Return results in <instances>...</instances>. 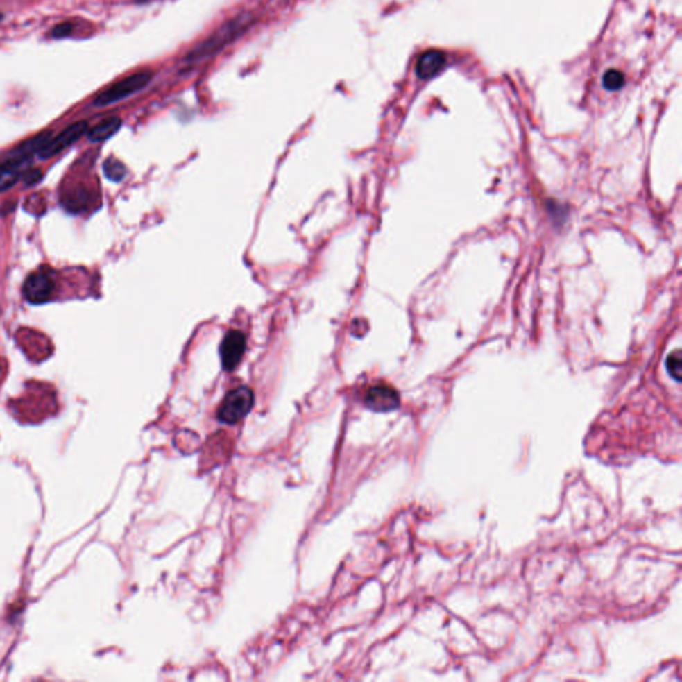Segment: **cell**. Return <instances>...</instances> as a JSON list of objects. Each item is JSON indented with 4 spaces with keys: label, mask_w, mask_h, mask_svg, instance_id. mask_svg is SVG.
I'll return each mask as SVG.
<instances>
[{
    "label": "cell",
    "mask_w": 682,
    "mask_h": 682,
    "mask_svg": "<svg viewBox=\"0 0 682 682\" xmlns=\"http://www.w3.org/2000/svg\"><path fill=\"white\" fill-rule=\"evenodd\" d=\"M250 23H252V17L248 14L239 15L230 20L220 30H217L211 37L201 42L194 50L189 51L188 55H185V62H195L214 55L215 52L221 50L224 46L235 40L239 35H241L243 31H246Z\"/></svg>",
    "instance_id": "obj_1"
},
{
    "label": "cell",
    "mask_w": 682,
    "mask_h": 682,
    "mask_svg": "<svg viewBox=\"0 0 682 682\" xmlns=\"http://www.w3.org/2000/svg\"><path fill=\"white\" fill-rule=\"evenodd\" d=\"M120 127H121L120 117H112L104 119L100 121L99 124H96L95 127H92L87 133H88V139L91 142H96V143L104 142V140L110 139L111 136H114L119 131Z\"/></svg>",
    "instance_id": "obj_9"
},
{
    "label": "cell",
    "mask_w": 682,
    "mask_h": 682,
    "mask_svg": "<svg viewBox=\"0 0 682 682\" xmlns=\"http://www.w3.org/2000/svg\"><path fill=\"white\" fill-rule=\"evenodd\" d=\"M666 368H667L669 375H670V376H672L674 380H677V382H680V380H681L682 360L681 356H680V352H679V350H677L676 353L669 355V357H667V360H666Z\"/></svg>",
    "instance_id": "obj_14"
},
{
    "label": "cell",
    "mask_w": 682,
    "mask_h": 682,
    "mask_svg": "<svg viewBox=\"0 0 682 682\" xmlns=\"http://www.w3.org/2000/svg\"><path fill=\"white\" fill-rule=\"evenodd\" d=\"M15 162H8L6 160L3 164H0V192L8 191L12 188L20 179V167Z\"/></svg>",
    "instance_id": "obj_10"
},
{
    "label": "cell",
    "mask_w": 682,
    "mask_h": 682,
    "mask_svg": "<svg viewBox=\"0 0 682 682\" xmlns=\"http://www.w3.org/2000/svg\"><path fill=\"white\" fill-rule=\"evenodd\" d=\"M246 348H247V339L244 333L240 331H230L227 333L220 347L223 368L228 372L233 370L240 364L246 353Z\"/></svg>",
    "instance_id": "obj_5"
},
{
    "label": "cell",
    "mask_w": 682,
    "mask_h": 682,
    "mask_svg": "<svg viewBox=\"0 0 682 682\" xmlns=\"http://www.w3.org/2000/svg\"><path fill=\"white\" fill-rule=\"evenodd\" d=\"M72 31V26L69 23H62L59 26H56L53 30H52V35L55 37H63V36H67L69 35V33Z\"/></svg>",
    "instance_id": "obj_16"
},
{
    "label": "cell",
    "mask_w": 682,
    "mask_h": 682,
    "mask_svg": "<svg viewBox=\"0 0 682 682\" xmlns=\"http://www.w3.org/2000/svg\"><path fill=\"white\" fill-rule=\"evenodd\" d=\"M445 63L447 56L443 51H427L417 60V76L420 79H431L445 67Z\"/></svg>",
    "instance_id": "obj_8"
},
{
    "label": "cell",
    "mask_w": 682,
    "mask_h": 682,
    "mask_svg": "<svg viewBox=\"0 0 682 682\" xmlns=\"http://www.w3.org/2000/svg\"><path fill=\"white\" fill-rule=\"evenodd\" d=\"M89 199H91V195L88 194V191L84 189L83 187H78L74 191H71L69 194H67L66 198H63V204L66 205L67 210H69L72 212H78L88 205Z\"/></svg>",
    "instance_id": "obj_11"
},
{
    "label": "cell",
    "mask_w": 682,
    "mask_h": 682,
    "mask_svg": "<svg viewBox=\"0 0 682 682\" xmlns=\"http://www.w3.org/2000/svg\"><path fill=\"white\" fill-rule=\"evenodd\" d=\"M152 76L153 75L151 71H142V72L133 74L131 76H128V78L117 82L114 85H111L110 88H107L104 92L100 94L94 103L98 107H104V105L112 104L119 100L124 99L130 95L136 94L142 88H144L147 84L150 83Z\"/></svg>",
    "instance_id": "obj_3"
},
{
    "label": "cell",
    "mask_w": 682,
    "mask_h": 682,
    "mask_svg": "<svg viewBox=\"0 0 682 682\" xmlns=\"http://www.w3.org/2000/svg\"><path fill=\"white\" fill-rule=\"evenodd\" d=\"M127 169L123 163H120L117 159L111 157L104 163V175L107 179L112 182H121L126 178Z\"/></svg>",
    "instance_id": "obj_12"
},
{
    "label": "cell",
    "mask_w": 682,
    "mask_h": 682,
    "mask_svg": "<svg viewBox=\"0 0 682 682\" xmlns=\"http://www.w3.org/2000/svg\"><path fill=\"white\" fill-rule=\"evenodd\" d=\"M55 283L49 272L37 271L30 275L23 285V293L31 304H43L49 301L53 293Z\"/></svg>",
    "instance_id": "obj_6"
},
{
    "label": "cell",
    "mask_w": 682,
    "mask_h": 682,
    "mask_svg": "<svg viewBox=\"0 0 682 682\" xmlns=\"http://www.w3.org/2000/svg\"><path fill=\"white\" fill-rule=\"evenodd\" d=\"M255 404L253 391L243 385L230 391L217 409V418L224 424H236L247 416Z\"/></svg>",
    "instance_id": "obj_2"
},
{
    "label": "cell",
    "mask_w": 682,
    "mask_h": 682,
    "mask_svg": "<svg viewBox=\"0 0 682 682\" xmlns=\"http://www.w3.org/2000/svg\"><path fill=\"white\" fill-rule=\"evenodd\" d=\"M366 405L373 412L395 411L400 405L399 393L395 388L385 384L373 385L366 392Z\"/></svg>",
    "instance_id": "obj_7"
},
{
    "label": "cell",
    "mask_w": 682,
    "mask_h": 682,
    "mask_svg": "<svg viewBox=\"0 0 682 682\" xmlns=\"http://www.w3.org/2000/svg\"><path fill=\"white\" fill-rule=\"evenodd\" d=\"M87 133H88V123L83 120L76 121L69 127H67L65 131L50 139L37 153L42 159H50L52 156H56L62 151L68 148L69 146H72L74 143H76Z\"/></svg>",
    "instance_id": "obj_4"
},
{
    "label": "cell",
    "mask_w": 682,
    "mask_h": 682,
    "mask_svg": "<svg viewBox=\"0 0 682 682\" xmlns=\"http://www.w3.org/2000/svg\"><path fill=\"white\" fill-rule=\"evenodd\" d=\"M602 84L609 91H617V89L622 88V85L625 84V76L621 71L612 68V69L605 72V75L602 78Z\"/></svg>",
    "instance_id": "obj_13"
},
{
    "label": "cell",
    "mask_w": 682,
    "mask_h": 682,
    "mask_svg": "<svg viewBox=\"0 0 682 682\" xmlns=\"http://www.w3.org/2000/svg\"><path fill=\"white\" fill-rule=\"evenodd\" d=\"M40 180H42V172L39 169L28 171L24 175V183L27 184V185H33V184L39 183Z\"/></svg>",
    "instance_id": "obj_15"
}]
</instances>
